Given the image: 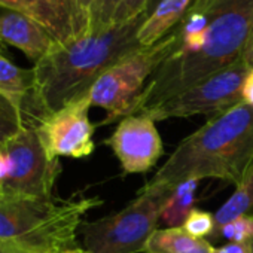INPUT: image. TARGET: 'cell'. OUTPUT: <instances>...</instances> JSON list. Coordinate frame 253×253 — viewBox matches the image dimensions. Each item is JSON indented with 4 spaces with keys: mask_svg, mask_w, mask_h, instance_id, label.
Wrapping results in <instances>:
<instances>
[{
    "mask_svg": "<svg viewBox=\"0 0 253 253\" xmlns=\"http://www.w3.org/2000/svg\"><path fill=\"white\" fill-rule=\"evenodd\" d=\"M107 145L128 174L149 171L164 152L155 121L145 113L122 118Z\"/></svg>",
    "mask_w": 253,
    "mask_h": 253,
    "instance_id": "cell-10",
    "label": "cell"
},
{
    "mask_svg": "<svg viewBox=\"0 0 253 253\" xmlns=\"http://www.w3.org/2000/svg\"><path fill=\"white\" fill-rule=\"evenodd\" d=\"M241 60L252 69L253 67V29L250 32V36H249V41L244 46V51L241 54Z\"/></svg>",
    "mask_w": 253,
    "mask_h": 253,
    "instance_id": "cell-25",
    "label": "cell"
},
{
    "mask_svg": "<svg viewBox=\"0 0 253 253\" xmlns=\"http://www.w3.org/2000/svg\"><path fill=\"white\" fill-rule=\"evenodd\" d=\"M173 186L148 182L121 211L92 222H82L81 232L89 253H139L157 231Z\"/></svg>",
    "mask_w": 253,
    "mask_h": 253,
    "instance_id": "cell-5",
    "label": "cell"
},
{
    "mask_svg": "<svg viewBox=\"0 0 253 253\" xmlns=\"http://www.w3.org/2000/svg\"><path fill=\"white\" fill-rule=\"evenodd\" d=\"M97 2H98V0H79V3H81L82 9L88 14V17H89L91 11H92V8L95 6Z\"/></svg>",
    "mask_w": 253,
    "mask_h": 253,
    "instance_id": "cell-27",
    "label": "cell"
},
{
    "mask_svg": "<svg viewBox=\"0 0 253 253\" xmlns=\"http://www.w3.org/2000/svg\"><path fill=\"white\" fill-rule=\"evenodd\" d=\"M0 253H29V252L20 250V249L11 247V246H5V244H0Z\"/></svg>",
    "mask_w": 253,
    "mask_h": 253,
    "instance_id": "cell-28",
    "label": "cell"
},
{
    "mask_svg": "<svg viewBox=\"0 0 253 253\" xmlns=\"http://www.w3.org/2000/svg\"><path fill=\"white\" fill-rule=\"evenodd\" d=\"M183 228L200 238H204L214 232V216L209 211L194 209L183 223Z\"/></svg>",
    "mask_w": 253,
    "mask_h": 253,
    "instance_id": "cell-20",
    "label": "cell"
},
{
    "mask_svg": "<svg viewBox=\"0 0 253 253\" xmlns=\"http://www.w3.org/2000/svg\"><path fill=\"white\" fill-rule=\"evenodd\" d=\"M0 151L6 166L0 200L52 197L61 164L46 154L35 125H26L17 136L0 145Z\"/></svg>",
    "mask_w": 253,
    "mask_h": 253,
    "instance_id": "cell-7",
    "label": "cell"
},
{
    "mask_svg": "<svg viewBox=\"0 0 253 253\" xmlns=\"http://www.w3.org/2000/svg\"><path fill=\"white\" fill-rule=\"evenodd\" d=\"M241 97H243V101L253 106V67L249 70L246 79H244V84H243V89H241Z\"/></svg>",
    "mask_w": 253,
    "mask_h": 253,
    "instance_id": "cell-23",
    "label": "cell"
},
{
    "mask_svg": "<svg viewBox=\"0 0 253 253\" xmlns=\"http://www.w3.org/2000/svg\"><path fill=\"white\" fill-rule=\"evenodd\" d=\"M0 8L3 9H14L26 14V5L24 0H0Z\"/></svg>",
    "mask_w": 253,
    "mask_h": 253,
    "instance_id": "cell-26",
    "label": "cell"
},
{
    "mask_svg": "<svg viewBox=\"0 0 253 253\" xmlns=\"http://www.w3.org/2000/svg\"><path fill=\"white\" fill-rule=\"evenodd\" d=\"M213 253H250V243H228Z\"/></svg>",
    "mask_w": 253,
    "mask_h": 253,
    "instance_id": "cell-24",
    "label": "cell"
},
{
    "mask_svg": "<svg viewBox=\"0 0 253 253\" xmlns=\"http://www.w3.org/2000/svg\"><path fill=\"white\" fill-rule=\"evenodd\" d=\"M148 14L113 23L54 48L35 64L33 110L36 121L86 94L95 81L121 58L140 48L139 32Z\"/></svg>",
    "mask_w": 253,
    "mask_h": 253,
    "instance_id": "cell-2",
    "label": "cell"
},
{
    "mask_svg": "<svg viewBox=\"0 0 253 253\" xmlns=\"http://www.w3.org/2000/svg\"><path fill=\"white\" fill-rule=\"evenodd\" d=\"M121 2L122 0H98L89 14V30H98L110 26Z\"/></svg>",
    "mask_w": 253,
    "mask_h": 253,
    "instance_id": "cell-21",
    "label": "cell"
},
{
    "mask_svg": "<svg viewBox=\"0 0 253 253\" xmlns=\"http://www.w3.org/2000/svg\"><path fill=\"white\" fill-rule=\"evenodd\" d=\"M253 29V0H194L177 26L179 48L154 73L133 113L158 106L241 58Z\"/></svg>",
    "mask_w": 253,
    "mask_h": 253,
    "instance_id": "cell-1",
    "label": "cell"
},
{
    "mask_svg": "<svg viewBox=\"0 0 253 253\" xmlns=\"http://www.w3.org/2000/svg\"><path fill=\"white\" fill-rule=\"evenodd\" d=\"M214 216V232L219 235L220 229L231 220L240 216L253 217V164L249 167L243 179L237 183L235 192L228 198V201L213 214Z\"/></svg>",
    "mask_w": 253,
    "mask_h": 253,
    "instance_id": "cell-16",
    "label": "cell"
},
{
    "mask_svg": "<svg viewBox=\"0 0 253 253\" xmlns=\"http://www.w3.org/2000/svg\"><path fill=\"white\" fill-rule=\"evenodd\" d=\"M58 253H89L86 249H79V247H73V249H67V250H63V252H58Z\"/></svg>",
    "mask_w": 253,
    "mask_h": 253,
    "instance_id": "cell-29",
    "label": "cell"
},
{
    "mask_svg": "<svg viewBox=\"0 0 253 253\" xmlns=\"http://www.w3.org/2000/svg\"><path fill=\"white\" fill-rule=\"evenodd\" d=\"M249 70L250 67L240 58L185 92L142 113L151 116L154 121L194 115L217 116L243 101L241 89Z\"/></svg>",
    "mask_w": 253,
    "mask_h": 253,
    "instance_id": "cell-8",
    "label": "cell"
},
{
    "mask_svg": "<svg viewBox=\"0 0 253 253\" xmlns=\"http://www.w3.org/2000/svg\"><path fill=\"white\" fill-rule=\"evenodd\" d=\"M219 235L231 240V243H252L253 240V217L240 216L228 222L219 232Z\"/></svg>",
    "mask_w": 253,
    "mask_h": 253,
    "instance_id": "cell-19",
    "label": "cell"
},
{
    "mask_svg": "<svg viewBox=\"0 0 253 253\" xmlns=\"http://www.w3.org/2000/svg\"><path fill=\"white\" fill-rule=\"evenodd\" d=\"M250 253H253V240H252V243H250Z\"/></svg>",
    "mask_w": 253,
    "mask_h": 253,
    "instance_id": "cell-31",
    "label": "cell"
},
{
    "mask_svg": "<svg viewBox=\"0 0 253 253\" xmlns=\"http://www.w3.org/2000/svg\"><path fill=\"white\" fill-rule=\"evenodd\" d=\"M145 253H213L211 244L189 234L183 226L157 229L148 238Z\"/></svg>",
    "mask_w": 253,
    "mask_h": 253,
    "instance_id": "cell-15",
    "label": "cell"
},
{
    "mask_svg": "<svg viewBox=\"0 0 253 253\" xmlns=\"http://www.w3.org/2000/svg\"><path fill=\"white\" fill-rule=\"evenodd\" d=\"M24 126L23 112L9 98L0 94V145L17 136Z\"/></svg>",
    "mask_w": 253,
    "mask_h": 253,
    "instance_id": "cell-18",
    "label": "cell"
},
{
    "mask_svg": "<svg viewBox=\"0 0 253 253\" xmlns=\"http://www.w3.org/2000/svg\"><path fill=\"white\" fill-rule=\"evenodd\" d=\"M179 48V36L171 30L151 46H140L106 70L88 91L91 106L107 112L103 125L130 116L133 107L157 69Z\"/></svg>",
    "mask_w": 253,
    "mask_h": 253,
    "instance_id": "cell-6",
    "label": "cell"
},
{
    "mask_svg": "<svg viewBox=\"0 0 253 253\" xmlns=\"http://www.w3.org/2000/svg\"><path fill=\"white\" fill-rule=\"evenodd\" d=\"M0 48H2V45H0Z\"/></svg>",
    "mask_w": 253,
    "mask_h": 253,
    "instance_id": "cell-32",
    "label": "cell"
},
{
    "mask_svg": "<svg viewBox=\"0 0 253 253\" xmlns=\"http://www.w3.org/2000/svg\"><path fill=\"white\" fill-rule=\"evenodd\" d=\"M26 14L55 41L66 43L89 32V17L79 0H24Z\"/></svg>",
    "mask_w": 253,
    "mask_h": 253,
    "instance_id": "cell-11",
    "label": "cell"
},
{
    "mask_svg": "<svg viewBox=\"0 0 253 253\" xmlns=\"http://www.w3.org/2000/svg\"><path fill=\"white\" fill-rule=\"evenodd\" d=\"M197 185V179H189L174 188V192L169 198L161 213V220L169 225V228L183 226L189 213L194 210Z\"/></svg>",
    "mask_w": 253,
    "mask_h": 253,
    "instance_id": "cell-17",
    "label": "cell"
},
{
    "mask_svg": "<svg viewBox=\"0 0 253 253\" xmlns=\"http://www.w3.org/2000/svg\"><path fill=\"white\" fill-rule=\"evenodd\" d=\"M0 45L20 49L36 64L54 48L55 41L27 14L0 8Z\"/></svg>",
    "mask_w": 253,
    "mask_h": 253,
    "instance_id": "cell-12",
    "label": "cell"
},
{
    "mask_svg": "<svg viewBox=\"0 0 253 253\" xmlns=\"http://www.w3.org/2000/svg\"><path fill=\"white\" fill-rule=\"evenodd\" d=\"M253 164V106L241 101L185 137L151 183L176 188L189 179L237 185Z\"/></svg>",
    "mask_w": 253,
    "mask_h": 253,
    "instance_id": "cell-3",
    "label": "cell"
},
{
    "mask_svg": "<svg viewBox=\"0 0 253 253\" xmlns=\"http://www.w3.org/2000/svg\"><path fill=\"white\" fill-rule=\"evenodd\" d=\"M151 2L152 0H122L113 15L112 24L113 23H125V21L134 18L136 15L145 12Z\"/></svg>",
    "mask_w": 253,
    "mask_h": 253,
    "instance_id": "cell-22",
    "label": "cell"
},
{
    "mask_svg": "<svg viewBox=\"0 0 253 253\" xmlns=\"http://www.w3.org/2000/svg\"><path fill=\"white\" fill-rule=\"evenodd\" d=\"M88 92L72 100L61 109L43 116L36 125V133L52 160L60 157L85 158L94 151V125L88 112Z\"/></svg>",
    "mask_w": 253,
    "mask_h": 253,
    "instance_id": "cell-9",
    "label": "cell"
},
{
    "mask_svg": "<svg viewBox=\"0 0 253 253\" xmlns=\"http://www.w3.org/2000/svg\"><path fill=\"white\" fill-rule=\"evenodd\" d=\"M160 2H161V0H152V2L149 3V6H148V9L145 11V12L148 14V17H149V15H151L152 12H154V9L157 8V5H158Z\"/></svg>",
    "mask_w": 253,
    "mask_h": 253,
    "instance_id": "cell-30",
    "label": "cell"
},
{
    "mask_svg": "<svg viewBox=\"0 0 253 253\" xmlns=\"http://www.w3.org/2000/svg\"><path fill=\"white\" fill-rule=\"evenodd\" d=\"M33 69L18 67L3 54V49L0 48V94L9 98L24 115V112L27 113L29 110L27 107H32L33 110Z\"/></svg>",
    "mask_w": 253,
    "mask_h": 253,
    "instance_id": "cell-13",
    "label": "cell"
},
{
    "mask_svg": "<svg viewBox=\"0 0 253 253\" xmlns=\"http://www.w3.org/2000/svg\"><path fill=\"white\" fill-rule=\"evenodd\" d=\"M100 204L98 197L2 198L0 244L29 253H58L73 249L82 217Z\"/></svg>",
    "mask_w": 253,
    "mask_h": 253,
    "instance_id": "cell-4",
    "label": "cell"
},
{
    "mask_svg": "<svg viewBox=\"0 0 253 253\" xmlns=\"http://www.w3.org/2000/svg\"><path fill=\"white\" fill-rule=\"evenodd\" d=\"M194 0H161L139 32V43L151 46L166 38L185 15Z\"/></svg>",
    "mask_w": 253,
    "mask_h": 253,
    "instance_id": "cell-14",
    "label": "cell"
}]
</instances>
